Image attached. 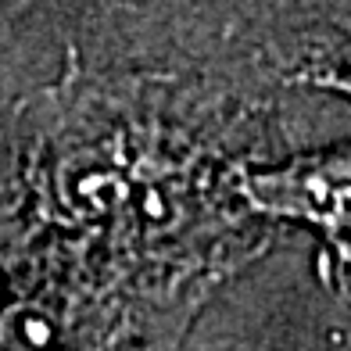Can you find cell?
Listing matches in <instances>:
<instances>
[{
	"label": "cell",
	"instance_id": "4",
	"mask_svg": "<svg viewBox=\"0 0 351 351\" xmlns=\"http://www.w3.org/2000/svg\"><path fill=\"white\" fill-rule=\"evenodd\" d=\"M47 233H51V222L40 212L19 147L8 133L0 140V308L22 283Z\"/></svg>",
	"mask_w": 351,
	"mask_h": 351
},
{
	"label": "cell",
	"instance_id": "3",
	"mask_svg": "<svg viewBox=\"0 0 351 351\" xmlns=\"http://www.w3.org/2000/svg\"><path fill=\"white\" fill-rule=\"evenodd\" d=\"M241 197L247 212L312 219L337 241L348 222V162L330 158H298V162L269 172H247L241 183Z\"/></svg>",
	"mask_w": 351,
	"mask_h": 351
},
{
	"label": "cell",
	"instance_id": "2",
	"mask_svg": "<svg viewBox=\"0 0 351 351\" xmlns=\"http://www.w3.org/2000/svg\"><path fill=\"white\" fill-rule=\"evenodd\" d=\"M215 287L43 237L0 308V351H176Z\"/></svg>",
	"mask_w": 351,
	"mask_h": 351
},
{
	"label": "cell",
	"instance_id": "1",
	"mask_svg": "<svg viewBox=\"0 0 351 351\" xmlns=\"http://www.w3.org/2000/svg\"><path fill=\"white\" fill-rule=\"evenodd\" d=\"M244 111L154 79L69 72L19 111L11 140L58 233L158 273L219 287L262 251L244 222Z\"/></svg>",
	"mask_w": 351,
	"mask_h": 351
}]
</instances>
